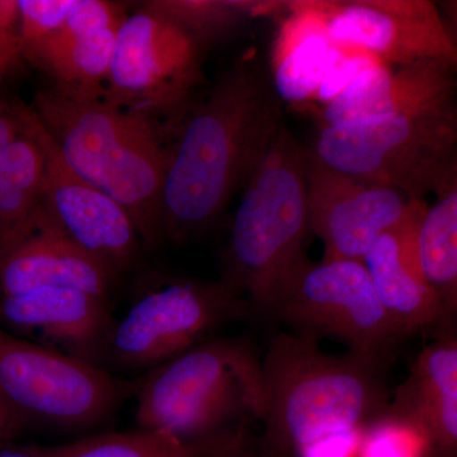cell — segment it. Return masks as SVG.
<instances>
[{
	"label": "cell",
	"instance_id": "5",
	"mask_svg": "<svg viewBox=\"0 0 457 457\" xmlns=\"http://www.w3.org/2000/svg\"><path fill=\"white\" fill-rule=\"evenodd\" d=\"M262 359L240 338L206 339L149 370L137 390V428L218 440L263 420Z\"/></svg>",
	"mask_w": 457,
	"mask_h": 457
},
{
	"label": "cell",
	"instance_id": "35",
	"mask_svg": "<svg viewBox=\"0 0 457 457\" xmlns=\"http://www.w3.org/2000/svg\"><path fill=\"white\" fill-rule=\"evenodd\" d=\"M0 299H2V295H0Z\"/></svg>",
	"mask_w": 457,
	"mask_h": 457
},
{
	"label": "cell",
	"instance_id": "26",
	"mask_svg": "<svg viewBox=\"0 0 457 457\" xmlns=\"http://www.w3.org/2000/svg\"><path fill=\"white\" fill-rule=\"evenodd\" d=\"M75 0H20V38L23 51L64 25Z\"/></svg>",
	"mask_w": 457,
	"mask_h": 457
},
{
	"label": "cell",
	"instance_id": "6",
	"mask_svg": "<svg viewBox=\"0 0 457 457\" xmlns=\"http://www.w3.org/2000/svg\"><path fill=\"white\" fill-rule=\"evenodd\" d=\"M309 152L330 170L423 200L457 155V98L323 126Z\"/></svg>",
	"mask_w": 457,
	"mask_h": 457
},
{
	"label": "cell",
	"instance_id": "34",
	"mask_svg": "<svg viewBox=\"0 0 457 457\" xmlns=\"http://www.w3.org/2000/svg\"><path fill=\"white\" fill-rule=\"evenodd\" d=\"M453 317H455L456 320H457V311H456L455 314L453 315ZM455 342L457 343V338L455 339Z\"/></svg>",
	"mask_w": 457,
	"mask_h": 457
},
{
	"label": "cell",
	"instance_id": "28",
	"mask_svg": "<svg viewBox=\"0 0 457 457\" xmlns=\"http://www.w3.org/2000/svg\"><path fill=\"white\" fill-rule=\"evenodd\" d=\"M22 53L20 38V9L18 2L0 0V75Z\"/></svg>",
	"mask_w": 457,
	"mask_h": 457
},
{
	"label": "cell",
	"instance_id": "4",
	"mask_svg": "<svg viewBox=\"0 0 457 457\" xmlns=\"http://www.w3.org/2000/svg\"><path fill=\"white\" fill-rule=\"evenodd\" d=\"M308 161L309 147L282 121L246 182L231 222L222 279L251 311L272 315L286 287L309 263Z\"/></svg>",
	"mask_w": 457,
	"mask_h": 457
},
{
	"label": "cell",
	"instance_id": "8",
	"mask_svg": "<svg viewBox=\"0 0 457 457\" xmlns=\"http://www.w3.org/2000/svg\"><path fill=\"white\" fill-rule=\"evenodd\" d=\"M203 80L200 45L146 4L120 27L104 97L156 121L165 113L186 116Z\"/></svg>",
	"mask_w": 457,
	"mask_h": 457
},
{
	"label": "cell",
	"instance_id": "14",
	"mask_svg": "<svg viewBox=\"0 0 457 457\" xmlns=\"http://www.w3.org/2000/svg\"><path fill=\"white\" fill-rule=\"evenodd\" d=\"M126 17L122 5L75 0L64 25L23 55L55 80V88L79 97H102L117 33Z\"/></svg>",
	"mask_w": 457,
	"mask_h": 457
},
{
	"label": "cell",
	"instance_id": "17",
	"mask_svg": "<svg viewBox=\"0 0 457 457\" xmlns=\"http://www.w3.org/2000/svg\"><path fill=\"white\" fill-rule=\"evenodd\" d=\"M457 98V69L441 62L392 66L362 71L342 93L320 106L321 126L409 112Z\"/></svg>",
	"mask_w": 457,
	"mask_h": 457
},
{
	"label": "cell",
	"instance_id": "13",
	"mask_svg": "<svg viewBox=\"0 0 457 457\" xmlns=\"http://www.w3.org/2000/svg\"><path fill=\"white\" fill-rule=\"evenodd\" d=\"M32 114L46 156L42 212L71 243L113 275L128 269L137 258L141 240L131 216L65 163L33 111Z\"/></svg>",
	"mask_w": 457,
	"mask_h": 457
},
{
	"label": "cell",
	"instance_id": "32",
	"mask_svg": "<svg viewBox=\"0 0 457 457\" xmlns=\"http://www.w3.org/2000/svg\"><path fill=\"white\" fill-rule=\"evenodd\" d=\"M0 457H32L29 453H23L22 450H18L17 453H2Z\"/></svg>",
	"mask_w": 457,
	"mask_h": 457
},
{
	"label": "cell",
	"instance_id": "1",
	"mask_svg": "<svg viewBox=\"0 0 457 457\" xmlns=\"http://www.w3.org/2000/svg\"><path fill=\"white\" fill-rule=\"evenodd\" d=\"M266 75L242 62L188 111L170 147L162 195L163 234L182 242L209 228L260 164L281 122Z\"/></svg>",
	"mask_w": 457,
	"mask_h": 457
},
{
	"label": "cell",
	"instance_id": "16",
	"mask_svg": "<svg viewBox=\"0 0 457 457\" xmlns=\"http://www.w3.org/2000/svg\"><path fill=\"white\" fill-rule=\"evenodd\" d=\"M0 320L13 329L37 332L65 353L93 363L106 356L116 323L107 297L73 288H38L2 296Z\"/></svg>",
	"mask_w": 457,
	"mask_h": 457
},
{
	"label": "cell",
	"instance_id": "19",
	"mask_svg": "<svg viewBox=\"0 0 457 457\" xmlns=\"http://www.w3.org/2000/svg\"><path fill=\"white\" fill-rule=\"evenodd\" d=\"M387 413L426 438L429 457H457V343H433L418 356Z\"/></svg>",
	"mask_w": 457,
	"mask_h": 457
},
{
	"label": "cell",
	"instance_id": "11",
	"mask_svg": "<svg viewBox=\"0 0 457 457\" xmlns=\"http://www.w3.org/2000/svg\"><path fill=\"white\" fill-rule=\"evenodd\" d=\"M338 46L386 65L441 62L457 69V46L431 0H306Z\"/></svg>",
	"mask_w": 457,
	"mask_h": 457
},
{
	"label": "cell",
	"instance_id": "24",
	"mask_svg": "<svg viewBox=\"0 0 457 457\" xmlns=\"http://www.w3.org/2000/svg\"><path fill=\"white\" fill-rule=\"evenodd\" d=\"M150 8L170 18L195 41L204 46L231 35L245 21L260 16H281L287 2L257 0H158Z\"/></svg>",
	"mask_w": 457,
	"mask_h": 457
},
{
	"label": "cell",
	"instance_id": "3",
	"mask_svg": "<svg viewBox=\"0 0 457 457\" xmlns=\"http://www.w3.org/2000/svg\"><path fill=\"white\" fill-rule=\"evenodd\" d=\"M32 111L60 155L84 180L117 201L153 245L163 234L162 195L170 147L162 126L102 97H79L51 87Z\"/></svg>",
	"mask_w": 457,
	"mask_h": 457
},
{
	"label": "cell",
	"instance_id": "22",
	"mask_svg": "<svg viewBox=\"0 0 457 457\" xmlns=\"http://www.w3.org/2000/svg\"><path fill=\"white\" fill-rule=\"evenodd\" d=\"M46 156L25 107V129L0 155V251L22 236L41 210Z\"/></svg>",
	"mask_w": 457,
	"mask_h": 457
},
{
	"label": "cell",
	"instance_id": "31",
	"mask_svg": "<svg viewBox=\"0 0 457 457\" xmlns=\"http://www.w3.org/2000/svg\"><path fill=\"white\" fill-rule=\"evenodd\" d=\"M437 4L457 46V0H446Z\"/></svg>",
	"mask_w": 457,
	"mask_h": 457
},
{
	"label": "cell",
	"instance_id": "30",
	"mask_svg": "<svg viewBox=\"0 0 457 457\" xmlns=\"http://www.w3.org/2000/svg\"><path fill=\"white\" fill-rule=\"evenodd\" d=\"M22 426L0 400V444H4L20 432Z\"/></svg>",
	"mask_w": 457,
	"mask_h": 457
},
{
	"label": "cell",
	"instance_id": "2",
	"mask_svg": "<svg viewBox=\"0 0 457 457\" xmlns=\"http://www.w3.org/2000/svg\"><path fill=\"white\" fill-rule=\"evenodd\" d=\"M380 360L330 354L317 339L281 333L262 359L263 450L296 457L336 436L362 431L389 408Z\"/></svg>",
	"mask_w": 457,
	"mask_h": 457
},
{
	"label": "cell",
	"instance_id": "9",
	"mask_svg": "<svg viewBox=\"0 0 457 457\" xmlns=\"http://www.w3.org/2000/svg\"><path fill=\"white\" fill-rule=\"evenodd\" d=\"M272 315L296 335L335 337L353 353L378 360L403 336L362 262H309L286 287Z\"/></svg>",
	"mask_w": 457,
	"mask_h": 457
},
{
	"label": "cell",
	"instance_id": "21",
	"mask_svg": "<svg viewBox=\"0 0 457 457\" xmlns=\"http://www.w3.org/2000/svg\"><path fill=\"white\" fill-rule=\"evenodd\" d=\"M32 457H253L249 432L218 440L188 442L170 433L137 428L104 432L54 446L21 449Z\"/></svg>",
	"mask_w": 457,
	"mask_h": 457
},
{
	"label": "cell",
	"instance_id": "12",
	"mask_svg": "<svg viewBox=\"0 0 457 457\" xmlns=\"http://www.w3.org/2000/svg\"><path fill=\"white\" fill-rule=\"evenodd\" d=\"M311 231L323 243V261L362 262L378 237L407 218L418 200L318 163L306 170Z\"/></svg>",
	"mask_w": 457,
	"mask_h": 457
},
{
	"label": "cell",
	"instance_id": "25",
	"mask_svg": "<svg viewBox=\"0 0 457 457\" xmlns=\"http://www.w3.org/2000/svg\"><path fill=\"white\" fill-rule=\"evenodd\" d=\"M359 457H429V450L422 433L386 411L363 429Z\"/></svg>",
	"mask_w": 457,
	"mask_h": 457
},
{
	"label": "cell",
	"instance_id": "33",
	"mask_svg": "<svg viewBox=\"0 0 457 457\" xmlns=\"http://www.w3.org/2000/svg\"><path fill=\"white\" fill-rule=\"evenodd\" d=\"M253 457H282L279 455H276V453H269V451H262L260 455H254Z\"/></svg>",
	"mask_w": 457,
	"mask_h": 457
},
{
	"label": "cell",
	"instance_id": "20",
	"mask_svg": "<svg viewBox=\"0 0 457 457\" xmlns=\"http://www.w3.org/2000/svg\"><path fill=\"white\" fill-rule=\"evenodd\" d=\"M270 51V84L279 101L314 104L338 45L306 0L287 3Z\"/></svg>",
	"mask_w": 457,
	"mask_h": 457
},
{
	"label": "cell",
	"instance_id": "10",
	"mask_svg": "<svg viewBox=\"0 0 457 457\" xmlns=\"http://www.w3.org/2000/svg\"><path fill=\"white\" fill-rule=\"evenodd\" d=\"M246 312L248 303L225 279L173 282L144 295L114 323L106 356L121 368L152 370Z\"/></svg>",
	"mask_w": 457,
	"mask_h": 457
},
{
	"label": "cell",
	"instance_id": "18",
	"mask_svg": "<svg viewBox=\"0 0 457 457\" xmlns=\"http://www.w3.org/2000/svg\"><path fill=\"white\" fill-rule=\"evenodd\" d=\"M426 207L425 200H418L404 220L376 239L362 261L378 299L403 336L442 319L440 302L418 260V228Z\"/></svg>",
	"mask_w": 457,
	"mask_h": 457
},
{
	"label": "cell",
	"instance_id": "15",
	"mask_svg": "<svg viewBox=\"0 0 457 457\" xmlns=\"http://www.w3.org/2000/svg\"><path fill=\"white\" fill-rule=\"evenodd\" d=\"M114 275L54 227L42 210L22 236L0 251V295L73 288L108 296Z\"/></svg>",
	"mask_w": 457,
	"mask_h": 457
},
{
	"label": "cell",
	"instance_id": "7",
	"mask_svg": "<svg viewBox=\"0 0 457 457\" xmlns=\"http://www.w3.org/2000/svg\"><path fill=\"white\" fill-rule=\"evenodd\" d=\"M126 385L64 351L0 328V400L21 426L87 431L116 413Z\"/></svg>",
	"mask_w": 457,
	"mask_h": 457
},
{
	"label": "cell",
	"instance_id": "23",
	"mask_svg": "<svg viewBox=\"0 0 457 457\" xmlns=\"http://www.w3.org/2000/svg\"><path fill=\"white\" fill-rule=\"evenodd\" d=\"M417 234V253L426 281L437 296L442 318L457 311V155L433 189Z\"/></svg>",
	"mask_w": 457,
	"mask_h": 457
},
{
	"label": "cell",
	"instance_id": "29",
	"mask_svg": "<svg viewBox=\"0 0 457 457\" xmlns=\"http://www.w3.org/2000/svg\"><path fill=\"white\" fill-rule=\"evenodd\" d=\"M25 129V107L0 102V155Z\"/></svg>",
	"mask_w": 457,
	"mask_h": 457
},
{
	"label": "cell",
	"instance_id": "27",
	"mask_svg": "<svg viewBox=\"0 0 457 457\" xmlns=\"http://www.w3.org/2000/svg\"><path fill=\"white\" fill-rule=\"evenodd\" d=\"M378 64L384 62L366 51L338 46L335 62L328 71L314 102L323 106L347 88L362 71Z\"/></svg>",
	"mask_w": 457,
	"mask_h": 457
}]
</instances>
